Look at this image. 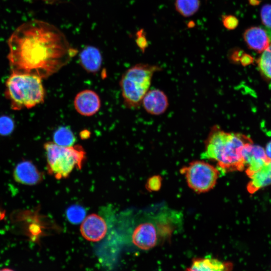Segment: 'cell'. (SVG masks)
<instances>
[{"label":"cell","mask_w":271,"mask_h":271,"mask_svg":"<svg viewBox=\"0 0 271 271\" xmlns=\"http://www.w3.org/2000/svg\"><path fill=\"white\" fill-rule=\"evenodd\" d=\"M161 68L156 65L137 64L122 75L120 86L125 104L129 108L139 107L149 90L154 73Z\"/></svg>","instance_id":"5b68a950"},{"label":"cell","mask_w":271,"mask_h":271,"mask_svg":"<svg viewBox=\"0 0 271 271\" xmlns=\"http://www.w3.org/2000/svg\"><path fill=\"white\" fill-rule=\"evenodd\" d=\"M161 184V177L159 175H155L148 179L146 187L150 191H156L160 189Z\"/></svg>","instance_id":"603a6c76"},{"label":"cell","mask_w":271,"mask_h":271,"mask_svg":"<svg viewBox=\"0 0 271 271\" xmlns=\"http://www.w3.org/2000/svg\"><path fill=\"white\" fill-rule=\"evenodd\" d=\"M142 104L148 113L154 115L163 114L169 107L167 96L158 89L149 90L143 97Z\"/></svg>","instance_id":"8fae6325"},{"label":"cell","mask_w":271,"mask_h":271,"mask_svg":"<svg viewBox=\"0 0 271 271\" xmlns=\"http://www.w3.org/2000/svg\"><path fill=\"white\" fill-rule=\"evenodd\" d=\"M264 150L267 158L271 160V140L266 145Z\"/></svg>","instance_id":"484cf974"},{"label":"cell","mask_w":271,"mask_h":271,"mask_svg":"<svg viewBox=\"0 0 271 271\" xmlns=\"http://www.w3.org/2000/svg\"><path fill=\"white\" fill-rule=\"evenodd\" d=\"M74 106L80 114L90 116L96 113L99 110L101 101L95 91L86 89L76 94L74 100Z\"/></svg>","instance_id":"30bf717a"},{"label":"cell","mask_w":271,"mask_h":271,"mask_svg":"<svg viewBox=\"0 0 271 271\" xmlns=\"http://www.w3.org/2000/svg\"><path fill=\"white\" fill-rule=\"evenodd\" d=\"M260 17L263 25L271 30V4H265L261 7Z\"/></svg>","instance_id":"7402d4cb"},{"label":"cell","mask_w":271,"mask_h":271,"mask_svg":"<svg viewBox=\"0 0 271 271\" xmlns=\"http://www.w3.org/2000/svg\"><path fill=\"white\" fill-rule=\"evenodd\" d=\"M199 0H175L177 11L182 16L188 17L195 14L199 10Z\"/></svg>","instance_id":"ac0fdd59"},{"label":"cell","mask_w":271,"mask_h":271,"mask_svg":"<svg viewBox=\"0 0 271 271\" xmlns=\"http://www.w3.org/2000/svg\"><path fill=\"white\" fill-rule=\"evenodd\" d=\"M252 140L240 133L225 131L216 125L212 127L205 142L202 158L217 162L224 172L242 171L245 164L242 155L244 146Z\"/></svg>","instance_id":"7a4b0ae2"},{"label":"cell","mask_w":271,"mask_h":271,"mask_svg":"<svg viewBox=\"0 0 271 271\" xmlns=\"http://www.w3.org/2000/svg\"><path fill=\"white\" fill-rule=\"evenodd\" d=\"M107 231V226L104 219L96 214L85 217L81 222L80 232L86 240L97 242L103 239Z\"/></svg>","instance_id":"ba28073f"},{"label":"cell","mask_w":271,"mask_h":271,"mask_svg":"<svg viewBox=\"0 0 271 271\" xmlns=\"http://www.w3.org/2000/svg\"><path fill=\"white\" fill-rule=\"evenodd\" d=\"M223 26L228 30L234 29L238 25L237 19L232 15H224L222 18Z\"/></svg>","instance_id":"cb8c5ba5"},{"label":"cell","mask_w":271,"mask_h":271,"mask_svg":"<svg viewBox=\"0 0 271 271\" xmlns=\"http://www.w3.org/2000/svg\"><path fill=\"white\" fill-rule=\"evenodd\" d=\"M257 64L261 73L271 80V42L268 47L261 53Z\"/></svg>","instance_id":"d6986e66"},{"label":"cell","mask_w":271,"mask_h":271,"mask_svg":"<svg viewBox=\"0 0 271 271\" xmlns=\"http://www.w3.org/2000/svg\"><path fill=\"white\" fill-rule=\"evenodd\" d=\"M85 209L79 205H72L66 211V216L68 220L73 224L81 223L85 218Z\"/></svg>","instance_id":"ffe728a7"},{"label":"cell","mask_w":271,"mask_h":271,"mask_svg":"<svg viewBox=\"0 0 271 271\" xmlns=\"http://www.w3.org/2000/svg\"><path fill=\"white\" fill-rule=\"evenodd\" d=\"M6 217V211L0 208V221L4 220Z\"/></svg>","instance_id":"4316f807"},{"label":"cell","mask_w":271,"mask_h":271,"mask_svg":"<svg viewBox=\"0 0 271 271\" xmlns=\"http://www.w3.org/2000/svg\"><path fill=\"white\" fill-rule=\"evenodd\" d=\"M53 142L60 146L70 147L74 145L76 138L72 130L66 126L59 127L54 132Z\"/></svg>","instance_id":"e0dca14e"},{"label":"cell","mask_w":271,"mask_h":271,"mask_svg":"<svg viewBox=\"0 0 271 271\" xmlns=\"http://www.w3.org/2000/svg\"><path fill=\"white\" fill-rule=\"evenodd\" d=\"M14 127L15 123L11 117L6 115L0 116V135L5 136L11 134Z\"/></svg>","instance_id":"44dd1931"},{"label":"cell","mask_w":271,"mask_h":271,"mask_svg":"<svg viewBox=\"0 0 271 271\" xmlns=\"http://www.w3.org/2000/svg\"><path fill=\"white\" fill-rule=\"evenodd\" d=\"M13 174L17 183L27 186L36 185L43 180L42 173L29 160H23L18 163Z\"/></svg>","instance_id":"9c48e42d"},{"label":"cell","mask_w":271,"mask_h":271,"mask_svg":"<svg viewBox=\"0 0 271 271\" xmlns=\"http://www.w3.org/2000/svg\"><path fill=\"white\" fill-rule=\"evenodd\" d=\"M232 264L217 258L206 257L197 258L187 270L197 271H227L232 268Z\"/></svg>","instance_id":"2e32d148"},{"label":"cell","mask_w":271,"mask_h":271,"mask_svg":"<svg viewBox=\"0 0 271 271\" xmlns=\"http://www.w3.org/2000/svg\"><path fill=\"white\" fill-rule=\"evenodd\" d=\"M8 44L12 72L34 74L42 79L57 72L76 53L61 31L39 20L19 26Z\"/></svg>","instance_id":"6da1fadb"},{"label":"cell","mask_w":271,"mask_h":271,"mask_svg":"<svg viewBox=\"0 0 271 271\" xmlns=\"http://www.w3.org/2000/svg\"><path fill=\"white\" fill-rule=\"evenodd\" d=\"M79 62L87 72L95 73L100 69L102 58L99 50L92 46H87L80 52Z\"/></svg>","instance_id":"9a60e30c"},{"label":"cell","mask_w":271,"mask_h":271,"mask_svg":"<svg viewBox=\"0 0 271 271\" xmlns=\"http://www.w3.org/2000/svg\"><path fill=\"white\" fill-rule=\"evenodd\" d=\"M184 175L189 187L197 193H204L216 185L220 175L219 170L202 160L190 162L180 170Z\"/></svg>","instance_id":"8992f818"},{"label":"cell","mask_w":271,"mask_h":271,"mask_svg":"<svg viewBox=\"0 0 271 271\" xmlns=\"http://www.w3.org/2000/svg\"><path fill=\"white\" fill-rule=\"evenodd\" d=\"M45 1H47L48 2H52L54 0H44Z\"/></svg>","instance_id":"83f0119b"},{"label":"cell","mask_w":271,"mask_h":271,"mask_svg":"<svg viewBox=\"0 0 271 271\" xmlns=\"http://www.w3.org/2000/svg\"><path fill=\"white\" fill-rule=\"evenodd\" d=\"M48 173L57 179L68 177L75 169H81L86 153L80 145L63 147L48 142L44 144Z\"/></svg>","instance_id":"277c9868"},{"label":"cell","mask_w":271,"mask_h":271,"mask_svg":"<svg viewBox=\"0 0 271 271\" xmlns=\"http://www.w3.org/2000/svg\"><path fill=\"white\" fill-rule=\"evenodd\" d=\"M248 47L258 53H262L269 46L271 40L267 32L260 27H251L243 34Z\"/></svg>","instance_id":"4fadbf2b"},{"label":"cell","mask_w":271,"mask_h":271,"mask_svg":"<svg viewBox=\"0 0 271 271\" xmlns=\"http://www.w3.org/2000/svg\"><path fill=\"white\" fill-rule=\"evenodd\" d=\"M242 155L247 175L259 169L267 160L264 149L253 142L246 144L242 151Z\"/></svg>","instance_id":"7c38bea8"},{"label":"cell","mask_w":271,"mask_h":271,"mask_svg":"<svg viewBox=\"0 0 271 271\" xmlns=\"http://www.w3.org/2000/svg\"><path fill=\"white\" fill-rule=\"evenodd\" d=\"M37 212L30 210L20 211L15 218L21 222L22 228L30 239L35 242L39 240L45 234L44 230L47 228L44 225L41 216L38 215Z\"/></svg>","instance_id":"52a82bcc"},{"label":"cell","mask_w":271,"mask_h":271,"mask_svg":"<svg viewBox=\"0 0 271 271\" xmlns=\"http://www.w3.org/2000/svg\"><path fill=\"white\" fill-rule=\"evenodd\" d=\"M5 94L11 108L20 110L43 103L45 91L40 76L12 72L6 82Z\"/></svg>","instance_id":"3957f363"},{"label":"cell","mask_w":271,"mask_h":271,"mask_svg":"<svg viewBox=\"0 0 271 271\" xmlns=\"http://www.w3.org/2000/svg\"><path fill=\"white\" fill-rule=\"evenodd\" d=\"M247 176L250 181L247 185V190L250 194L270 185L271 160L267 159L259 169Z\"/></svg>","instance_id":"5bb4252c"},{"label":"cell","mask_w":271,"mask_h":271,"mask_svg":"<svg viewBox=\"0 0 271 271\" xmlns=\"http://www.w3.org/2000/svg\"><path fill=\"white\" fill-rule=\"evenodd\" d=\"M136 43L142 51H144L148 46V42L143 30L139 31L136 34Z\"/></svg>","instance_id":"d4e9b609"}]
</instances>
